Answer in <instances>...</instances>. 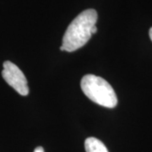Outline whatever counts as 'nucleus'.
<instances>
[{
    "mask_svg": "<svg viewBox=\"0 0 152 152\" xmlns=\"http://www.w3.org/2000/svg\"><path fill=\"white\" fill-rule=\"evenodd\" d=\"M97 18V12L92 9L83 11L76 17L64 35L62 47L64 51L74 52L85 46L92 36Z\"/></svg>",
    "mask_w": 152,
    "mask_h": 152,
    "instance_id": "obj_1",
    "label": "nucleus"
},
{
    "mask_svg": "<svg viewBox=\"0 0 152 152\" xmlns=\"http://www.w3.org/2000/svg\"><path fill=\"white\" fill-rule=\"evenodd\" d=\"M82 91L90 100L100 106L113 108L118 104V98L113 88L102 77L86 75L80 82Z\"/></svg>",
    "mask_w": 152,
    "mask_h": 152,
    "instance_id": "obj_2",
    "label": "nucleus"
},
{
    "mask_svg": "<svg viewBox=\"0 0 152 152\" xmlns=\"http://www.w3.org/2000/svg\"><path fill=\"white\" fill-rule=\"evenodd\" d=\"M2 76L11 87L21 96H27L29 93L27 80L25 75L15 64L10 61L4 63Z\"/></svg>",
    "mask_w": 152,
    "mask_h": 152,
    "instance_id": "obj_3",
    "label": "nucleus"
},
{
    "mask_svg": "<svg viewBox=\"0 0 152 152\" xmlns=\"http://www.w3.org/2000/svg\"><path fill=\"white\" fill-rule=\"evenodd\" d=\"M85 148L86 152H108L103 143L94 137L87 138L85 141Z\"/></svg>",
    "mask_w": 152,
    "mask_h": 152,
    "instance_id": "obj_4",
    "label": "nucleus"
},
{
    "mask_svg": "<svg viewBox=\"0 0 152 152\" xmlns=\"http://www.w3.org/2000/svg\"><path fill=\"white\" fill-rule=\"evenodd\" d=\"M34 152H44V150L42 147L39 146V147H37L36 149H35V151Z\"/></svg>",
    "mask_w": 152,
    "mask_h": 152,
    "instance_id": "obj_5",
    "label": "nucleus"
},
{
    "mask_svg": "<svg viewBox=\"0 0 152 152\" xmlns=\"http://www.w3.org/2000/svg\"><path fill=\"white\" fill-rule=\"evenodd\" d=\"M96 31H97V27H96V26H95L92 29V34H95Z\"/></svg>",
    "mask_w": 152,
    "mask_h": 152,
    "instance_id": "obj_6",
    "label": "nucleus"
},
{
    "mask_svg": "<svg viewBox=\"0 0 152 152\" xmlns=\"http://www.w3.org/2000/svg\"><path fill=\"white\" fill-rule=\"evenodd\" d=\"M149 34H150V37H151V41H152V27L151 28V30H150V32H149Z\"/></svg>",
    "mask_w": 152,
    "mask_h": 152,
    "instance_id": "obj_7",
    "label": "nucleus"
},
{
    "mask_svg": "<svg viewBox=\"0 0 152 152\" xmlns=\"http://www.w3.org/2000/svg\"><path fill=\"white\" fill-rule=\"evenodd\" d=\"M60 50H61V51H64V48H63V47L61 46V48H60Z\"/></svg>",
    "mask_w": 152,
    "mask_h": 152,
    "instance_id": "obj_8",
    "label": "nucleus"
}]
</instances>
